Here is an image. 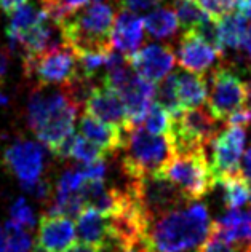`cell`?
Wrapping results in <instances>:
<instances>
[{
	"instance_id": "1",
	"label": "cell",
	"mask_w": 251,
	"mask_h": 252,
	"mask_svg": "<svg viewBox=\"0 0 251 252\" xmlns=\"http://www.w3.org/2000/svg\"><path fill=\"white\" fill-rule=\"evenodd\" d=\"M211 219L205 204L173 209L147 223L141 249L149 252H184L200 248L211 231Z\"/></svg>"
},
{
	"instance_id": "2",
	"label": "cell",
	"mask_w": 251,
	"mask_h": 252,
	"mask_svg": "<svg viewBox=\"0 0 251 252\" xmlns=\"http://www.w3.org/2000/svg\"><path fill=\"white\" fill-rule=\"evenodd\" d=\"M77 109L78 102L66 88L63 91L38 88L32 93L28 102V126L38 141L55 154L59 145L74 134Z\"/></svg>"
},
{
	"instance_id": "3",
	"label": "cell",
	"mask_w": 251,
	"mask_h": 252,
	"mask_svg": "<svg viewBox=\"0 0 251 252\" xmlns=\"http://www.w3.org/2000/svg\"><path fill=\"white\" fill-rule=\"evenodd\" d=\"M114 21L112 6L93 3L66 18L58 28H61L64 45H68L75 56L87 53L109 55L114 51L110 45Z\"/></svg>"
},
{
	"instance_id": "4",
	"label": "cell",
	"mask_w": 251,
	"mask_h": 252,
	"mask_svg": "<svg viewBox=\"0 0 251 252\" xmlns=\"http://www.w3.org/2000/svg\"><path fill=\"white\" fill-rule=\"evenodd\" d=\"M123 137L122 168L131 181L158 176L173 160L175 149L168 134H150L141 126H135Z\"/></svg>"
},
{
	"instance_id": "5",
	"label": "cell",
	"mask_w": 251,
	"mask_h": 252,
	"mask_svg": "<svg viewBox=\"0 0 251 252\" xmlns=\"http://www.w3.org/2000/svg\"><path fill=\"white\" fill-rule=\"evenodd\" d=\"M160 176L173 184L187 201L203 198L216 185L205 150L175 155Z\"/></svg>"
},
{
	"instance_id": "6",
	"label": "cell",
	"mask_w": 251,
	"mask_h": 252,
	"mask_svg": "<svg viewBox=\"0 0 251 252\" xmlns=\"http://www.w3.org/2000/svg\"><path fill=\"white\" fill-rule=\"evenodd\" d=\"M216 131L217 120L208 109L192 107L171 118L168 137L175 155H184L205 150L216 137Z\"/></svg>"
},
{
	"instance_id": "7",
	"label": "cell",
	"mask_w": 251,
	"mask_h": 252,
	"mask_svg": "<svg viewBox=\"0 0 251 252\" xmlns=\"http://www.w3.org/2000/svg\"><path fill=\"white\" fill-rule=\"evenodd\" d=\"M24 74L45 85H69L78 77L77 56L68 45H55L34 58L24 59Z\"/></svg>"
},
{
	"instance_id": "8",
	"label": "cell",
	"mask_w": 251,
	"mask_h": 252,
	"mask_svg": "<svg viewBox=\"0 0 251 252\" xmlns=\"http://www.w3.org/2000/svg\"><path fill=\"white\" fill-rule=\"evenodd\" d=\"M128 189L149 222L187 201L181 191L160 174L131 181Z\"/></svg>"
},
{
	"instance_id": "9",
	"label": "cell",
	"mask_w": 251,
	"mask_h": 252,
	"mask_svg": "<svg viewBox=\"0 0 251 252\" xmlns=\"http://www.w3.org/2000/svg\"><path fill=\"white\" fill-rule=\"evenodd\" d=\"M247 86L235 70L219 65L211 75V90L207 97L208 112L217 122H227L245 107Z\"/></svg>"
},
{
	"instance_id": "10",
	"label": "cell",
	"mask_w": 251,
	"mask_h": 252,
	"mask_svg": "<svg viewBox=\"0 0 251 252\" xmlns=\"http://www.w3.org/2000/svg\"><path fill=\"white\" fill-rule=\"evenodd\" d=\"M247 141V131L240 126H229L211 141V172L215 184L224 177L240 172V158Z\"/></svg>"
},
{
	"instance_id": "11",
	"label": "cell",
	"mask_w": 251,
	"mask_h": 252,
	"mask_svg": "<svg viewBox=\"0 0 251 252\" xmlns=\"http://www.w3.org/2000/svg\"><path fill=\"white\" fill-rule=\"evenodd\" d=\"M43 147L32 141H18L3 152V164L24 190L40 181L43 171Z\"/></svg>"
},
{
	"instance_id": "12",
	"label": "cell",
	"mask_w": 251,
	"mask_h": 252,
	"mask_svg": "<svg viewBox=\"0 0 251 252\" xmlns=\"http://www.w3.org/2000/svg\"><path fill=\"white\" fill-rule=\"evenodd\" d=\"M85 114L109 126H114L122 132L131 129L120 94L104 82L90 90L85 101Z\"/></svg>"
},
{
	"instance_id": "13",
	"label": "cell",
	"mask_w": 251,
	"mask_h": 252,
	"mask_svg": "<svg viewBox=\"0 0 251 252\" xmlns=\"http://www.w3.org/2000/svg\"><path fill=\"white\" fill-rule=\"evenodd\" d=\"M136 75L150 83H160L175 67L176 55L168 45H146L127 58Z\"/></svg>"
},
{
	"instance_id": "14",
	"label": "cell",
	"mask_w": 251,
	"mask_h": 252,
	"mask_svg": "<svg viewBox=\"0 0 251 252\" xmlns=\"http://www.w3.org/2000/svg\"><path fill=\"white\" fill-rule=\"evenodd\" d=\"M219 56L221 53L210 46L194 31L184 32L181 37L179 48H178V63L190 74H205Z\"/></svg>"
},
{
	"instance_id": "15",
	"label": "cell",
	"mask_w": 251,
	"mask_h": 252,
	"mask_svg": "<svg viewBox=\"0 0 251 252\" xmlns=\"http://www.w3.org/2000/svg\"><path fill=\"white\" fill-rule=\"evenodd\" d=\"M210 235L232 244L240 252L251 248V211L232 209L211 223Z\"/></svg>"
},
{
	"instance_id": "16",
	"label": "cell",
	"mask_w": 251,
	"mask_h": 252,
	"mask_svg": "<svg viewBox=\"0 0 251 252\" xmlns=\"http://www.w3.org/2000/svg\"><path fill=\"white\" fill-rule=\"evenodd\" d=\"M144 38V21L135 11L122 10L115 16L112 28L110 45L112 50L120 53L123 58H130L140 50Z\"/></svg>"
},
{
	"instance_id": "17",
	"label": "cell",
	"mask_w": 251,
	"mask_h": 252,
	"mask_svg": "<svg viewBox=\"0 0 251 252\" xmlns=\"http://www.w3.org/2000/svg\"><path fill=\"white\" fill-rule=\"evenodd\" d=\"M118 94L127 110L130 126L135 128L141 125L150 105L155 101V85L135 74L130 78V82L118 91Z\"/></svg>"
},
{
	"instance_id": "18",
	"label": "cell",
	"mask_w": 251,
	"mask_h": 252,
	"mask_svg": "<svg viewBox=\"0 0 251 252\" xmlns=\"http://www.w3.org/2000/svg\"><path fill=\"white\" fill-rule=\"evenodd\" d=\"M75 233V223L69 217L42 216L37 246H40L45 252H63L74 243Z\"/></svg>"
},
{
	"instance_id": "19",
	"label": "cell",
	"mask_w": 251,
	"mask_h": 252,
	"mask_svg": "<svg viewBox=\"0 0 251 252\" xmlns=\"http://www.w3.org/2000/svg\"><path fill=\"white\" fill-rule=\"evenodd\" d=\"M80 136L98 145L106 155H114L123 145V132L96 118L83 114L80 118Z\"/></svg>"
},
{
	"instance_id": "20",
	"label": "cell",
	"mask_w": 251,
	"mask_h": 252,
	"mask_svg": "<svg viewBox=\"0 0 251 252\" xmlns=\"http://www.w3.org/2000/svg\"><path fill=\"white\" fill-rule=\"evenodd\" d=\"M75 231L82 243L101 249L110 236L109 217L91 208H83L80 214L77 216Z\"/></svg>"
},
{
	"instance_id": "21",
	"label": "cell",
	"mask_w": 251,
	"mask_h": 252,
	"mask_svg": "<svg viewBox=\"0 0 251 252\" xmlns=\"http://www.w3.org/2000/svg\"><path fill=\"white\" fill-rule=\"evenodd\" d=\"M176 86L184 110L200 107L203 102H207L208 88L207 80L202 75L190 74V72L176 74Z\"/></svg>"
},
{
	"instance_id": "22",
	"label": "cell",
	"mask_w": 251,
	"mask_h": 252,
	"mask_svg": "<svg viewBox=\"0 0 251 252\" xmlns=\"http://www.w3.org/2000/svg\"><path fill=\"white\" fill-rule=\"evenodd\" d=\"M250 23H251L250 19L237 8L230 13V15H227L226 18H222L221 21H217L222 48L240 50L243 35H245Z\"/></svg>"
},
{
	"instance_id": "23",
	"label": "cell",
	"mask_w": 251,
	"mask_h": 252,
	"mask_svg": "<svg viewBox=\"0 0 251 252\" xmlns=\"http://www.w3.org/2000/svg\"><path fill=\"white\" fill-rule=\"evenodd\" d=\"M48 15L43 10L34 8L31 5H23L21 8L13 11L10 15V26L6 29V35H8V42L16 40L28 31H31L34 26L42 23L47 19Z\"/></svg>"
},
{
	"instance_id": "24",
	"label": "cell",
	"mask_w": 251,
	"mask_h": 252,
	"mask_svg": "<svg viewBox=\"0 0 251 252\" xmlns=\"http://www.w3.org/2000/svg\"><path fill=\"white\" fill-rule=\"evenodd\" d=\"M143 21L147 34L154 38H168L175 35L179 28L176 13L171 8H157L150 11L146 18H143Z\"/></svg>"
},
{
	"instance_id": "25",
	"label": "cell",
	"mask_w": 251,
	"mask_h": 252,
	"mask_svg": "<svg viewBox=\"0 0 251 252\" xmlns=\"http://www.w3.org/2000/svg\"><path fill=\"white\" fill-rule=\"evenodd\" d=\"M217 185L222 187V200L229 211L240 209L242 206H245L248 203L250 185L245 179H243L240 172L235 176L221 179V181L217 182Z\"/></svg>"
},
{
	"instance_id": "26",
	"label": "cell",
	"mask_w": 251,
	"mask_h": 252,
	"mask_svg": "<svg viewBox=\"0 0 251 252\" xmlns=\"http://www.w3.org/2000/svg\"><path fill=\"white\" fill-rule=\"evenodd\" d=\"M155 102L160 104L171 117H176L184 112L179 94H178L176 74H170L158 83V86H155Z\"/></svg>"
},
{
	"instance_id": "27",
	"label": "cell",
	"mask_w": 251,
	"mask_h": 252,
	"mask_svg": "<svg viewBox=\"0 0 251 252\" xmlns=\"http://www.w3.org/2000/svg\"><path fill=\"white\" fill-rule=\"evenodd\" d=\"M93 3H101V0H42V10L53 23L59 26L66 18Z\"/></svg>"
},
{
	"instance_id": "28",
	"label": "cell",
	"mask_w": 251,
	"mask_h": 252,
	"mask_svg": "<svg viewBox=\"0 0 251 252\" xmlns=\"http://www.w3.org/2000/svg\"><path fill=\"white\" fill-rule=\"evenodd\" d=\"M175 13L184 32L199 29L205 21L210 19L195 0H175Z\"/></svg>"
},
{
	"instance_id": "29",
	"label": "cell",
	"mask_w": 251,
	"mask_h": 252,
	"mask_svg": "<svg viewBox=\"0 0 251 252\" xmlns=\"http://www.w3.org/2000/svg\"><path fill=\"white\" fill-rule=\"evenodd\" d=\"M69 158H74L77 161L90 164V163H96V161H104L106 158H108V155H106L98 145L90 142L88 139H85L78 134H74L71 149H69Z\"/></svg>"
},
{
	"instance_id": "30",
	"label": "cell",
	"mask_w": 251,
	"mask_h": 252,
	"mask_svg": "<svg viewBox=\"0 0 251 252\" xmlns=\"http://www.w3.org/2000/svg\"><path fill=\"white\" fill-rule=\"evenodd\" d=\"M171 117L167 110H165L160 104H157L154 101V104L150 105L149 112L144 117V120L141 122V128L146 129L150 134L155 136H163L170 132V126H171Z\"/></svg>"
},
{
	"instance_id": "31",
	"label": "cell",
	"mask_w": 251,
	"mask_h": 252,
	"mask_svg": "<svg viewBox=\"0 0 251 252\" xmlns=\"http://www.w3.org/2000/svg\"><path fill=\"white\" fill-rule=\"evenodd\" d=\"M3 228L6 231V252H31L34 248L32 238L28 230L8 220Z\"/></svg>"
},
{
	"instance_id": "32",
	"label": "cell",
	"mask_w": 251,
	"mask_h": 252,
	"mask_svg": "<svg viewBox=\"0 0 251 252\" xmlns=\"http://www.w3.org/2000/svg\"><path fill=\"white\" fill-rule=\"evenodd\" d=\"M10 220L13 223L19 225L24 230H32L36 227V216L34 211L31 209L28 201L24 198H18V200L11 204L10 208Z\"/></svg>"
},
{
	"instance_id": "33",
	"label": "cell",
	"mask_w": 251,
	"mask_h": 252,
	"mask_svg": "<svg viewBox=\"0 0 251 252\" xmlns=\"http://www.w3.org/2000/svg\"><path fill=\"white\" fill-rule=\"evenodd\" d=\"M195 2L207 13L210 19L221 21L222 18H226L235 10L239 0H195Z\"/></svg>"
},
{
	"instance_id": "34",
	"label": "cell",
	"mask_w": 251,
	"mask_h": 252,
	"mask_svg": "<svg viewBox=\"0 0 251 252\" xmlns=\"http://www.w3.org/2000/svg\"><path fill=\"white\" fill-rule=\"evenodd\" d=\"M199 252H240V251L235 246H232V244H229L226 241L219 240V238L210 235L207 238V241L199 248Z\"/></svg>"
},
{
	"instance_id": "35",
	"label": "cell",
	"mask_w": 251,
	"mask_h": 252,
	"mask_svg": "<svg viewBox=\"0 0 251 252\" xmlns=\"http://www.w3.org/2000/svg\"><path fill=\"white\" fill-rule=\"evenodd\" d=\"M85 177V181H104L106 176V161H96L90 164H83L82 168H78Z\"/></svg>"
},
{
	"instance_id": "36",
	"label": "cell",
	"mask_w": 251,
	"mask_h": 252,
	"mask_svg": "<svg viewBox=\"0 0 251 252\" xmlns=\"http://www.w3.org/2000/svg\"><path fill=\"white\" fill-rule=\"evenodd\" d=\"M160 2L162 0H118V3L123 6V10H130L135 13L143 11V10H149Z\"/></svg>"
},
{
	"instance_id": "37",
	"label": "cell",
	"mask_w": 251,
	"mask_h": 252,
	"mask_svg": "<svg viewBox=\"0 0 251 252\" xmlns=\"http://www.w3.org/2000/svg\"><path fill=\"white\" fill-rule=\"evenodd\" d=\"M240 174L248 184H251V147L245 152L243 160L240 161Z\"/></svg>"
},
{
	"instance_id": "38",
	"label": "cell",
	"mask_w": 251,
	"mask_h": 252,
	"mask_svg": "<svg viewBox=\"0 0 251 252\" xmlns=\"http://www.w3.org/2000/svg\"><path fill=\"white\" fill-rule=\"evenodd\" d=\"M63 252H101V251L87 243H72L71 246H68Z\"/></svg>"
},
{
	"instance_id": "39",
	"label": "cell",
	"mask_w": 251,
	"mask_h": 252,
	"mask_svg": "<svg viewBox=\"0 0 251 252\" xmlns=\"http://www.w3.org/2000/svg\"><path fill=\"white\" fill-rule=\"evenodd\" d=\"M6 69H8V53L5 48L0 46V83L3 82L6 75Z\"/></svg>"
},
{
	"instance_id": "40",
	"label": "cell",
	"mask_w": 251,
	"mask_h": 252,
	"mask_svg": "<svg viewBox=\"0 0 251 252\" xmlns=\"http://www.w3.org/2000/svg\"><path fill=\"white\" fill-rule=\"evenodd\" d=\"M240 50L251 59V23L248 24L245 35H243V40H242V45H240Z\"/></svg>"
},
{
	"instance_id": "41",
	"label": "cell",
	"mask_w": 251,
	"mask_h": 252,
	"mask_svg": "<svg viewBox=\"0 0 251 252\" xmlns=\"http://www.w3.org/2000/svg\"><path fill=\"white\" fill-rule=\"evenodd\" d=\"M26 3H28V0H8V10H6V15H11L13 11L21 8V6Z\"/></svg>"
},
{
	"instance_id": "42",
	"label": "cell",
	"mask_w": 251,
	"mask_h": 252,
	"mask_svg": "<svg viewBox=\"0 0 251 252\" xmlns=\"http://www.w3.org/2000/svg\"><path fill=\"white\" fill-rule=\"evenodd\" d=\"M0 252H6V231L3 225H0Z\"/></svg>"
},
{
	"instance_id": "43",
	"label": "cell",
	"mask_w": 251,
	"mask_h": 252,
	"mask_svg": "<svg viewBox=\"0 0 251 252\" xmlns=\"http://www.w3.org/2000/svg\"><path fill=\"white\" fill-rule=\"evenodd\" d=\"M247 86V102H245V109L248 112H251V78H250V82L245 83Z\"/></svg>"
},
{
	"instance_id": "44",
	"label": "cell",
	"mask_w": 251,
	"mask_h": 252,
	"mask_svg": "<svg viewBox=\"0 0 251 252\" xmlns=\"http://www.w3.org/2000/svg\"><path fill=\"white\" fill-rule=\"evenodd\" d=\"M0 10L6 13V10H8V0H0Z\"/></svg>"
},
{
	"instance_id": "45",
	"label": "cell",
	"mask_w": 251,
	"mask_h": 252,
	"mask_svg": "<svg viewBox=\"0 0 251 252\" xmlns=\"http://www.w3.org/2000/svg\"><path fill=\"white\" fill-rule=\"evenodd\" d=\"M8 104V97H6L3 93H0V107H2V105H6Z\"/></svg>"
},
{
	"instance_id": "46",
	"label": "cell",
	"mask_w": 251,
	"mask_h": 252,
	"mask_svg": "<svg viewBox=\"0 0 251 252\" xmlns=\"http://www.w3.org/2000/svg\"><path fill=\"white\" fill-rule=\"evenodd\" d=\"M138 252H149V251H144V249H138Z\"/></svg>"
},
{
	"instance_id": "47",
	"label": "cell",
	"mask_w": 251,
	"mask_h": 252,
	"mask_svg": "<svg viewBox=\"0 0 251 252\" xmlns=\"http://www.w3.org/2000/svg\"><path fill=\"white\" fill-rule=\"evenodd\" d=\"M243 252H251V248H250V249H247V251H243Z\"/></svg>"
},
{
	"instance_id": "48",
	"label": "cell",
	"mask_w": 251,
	"mask_h": 252,
	"mask_svg": "<svg viewBox=\"0 0 251 252\" xmlns=\"http://www.w3.org/2000/svg\"><path fill=\"white\" fill-rule=\"evenodd\" d=\"M131 252H138V251H131Z\"/></svg>"
}]
</instances>
